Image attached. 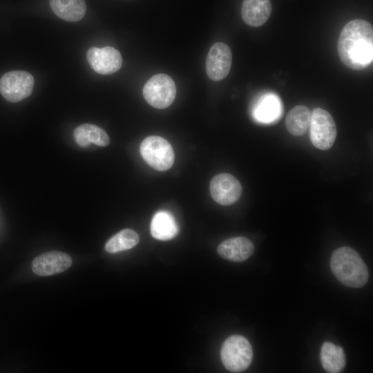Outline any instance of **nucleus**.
I'll return each mask as SVG.
<instances>
[{
    "label": "nucleus",
    "mask_w": 373,
    "mask_h": 373,
    "mask_svg": "<svg viewBox=\"0 0 373 373\" xmlns=\"http://www.w3.org/2000/svg\"><path fill=\"white\" fill-rule=\"evenodd\" d=\"M34 86V78L23 70H12L0 79V93L10 102H18L30 96Z\"/></svg>",
    "instance_id": "obj_7"
},
{
    "label": "nucleus",
    "mask_w": 373,
    "mask_h": 373,
    "mask_svg": "<svg viewBox=\"0 0 373 373\" xmlns=\"http://www.w3.org/2000/svg\"><path fill=\"white\" fill-rule=\"evenodd\" d=\"M341 61L353 70H363L373 60V29L367 21L353 19L343 28L338 40Z\"/></svg>",
    "instance_id": "obj_1"
},
{
    "label": "nucleus",
    "mask_w": 373,
    "mask_h": 373,
    "mask_svg": "<svg viewBox=\"0 0 373 373\" xmlns=\"http://www.w3.org/2000/svg\"><path fill=\"white\" fill-rule=\"evenodd\" d=\"M224 366L233 372H240L249 367L253 358L252 347L241 335H232L223 343L220 351Z\"/></svg>",
    "instance_id": "obj_3"
},
{
    "label": "nucleus",
    "mask_w": 373,
    "mask_h": 373,
    "mask_svg": "<svg viewBox=\"0 0 373 373\" xmlns=\"http://www.w3.org/2000/svg\"><path fill=\"white\" fill-rule=\"evenodd\" d=\"M140 153L147 164L157 171L169 169L175 160L172 146L160 136L146 137L140 144Z\"/></svg>",
    "instance_id": "obj_4"
},
{
    "label": "nucleus",
    "mask_w": 373,
    "mask_h": 373,
    "mask_svg": "<svg viewBox=\"0 0 373 373\" xmlns=\"http://www.w3.org/2000/svg\"><path fill=\"white\" fill-rule=\"evenodd\" d=\"M312 112L305 106L298 105L291 108L285 119L287 131L294 136L303 135L310 126Z\"/></svg>",
    "instance_id": "obj_18"
},
{
    "label": "nucleus",
    "mask_w": 373,
    "mask_h": 373,
    "mask_svg": "<svg viewBox=\"0 0 373 373\" xmlns=\"http://www.w3.org/2000/svg\"><path fill=\"white\" fill-rule=\"evenodd\" d=\"M280 113V101L277 97L272 94L260 97L254 111L256 119L265 123L275 121Z\"/></svg>",
    "instance_id": "obj_19"
},
{
    "label": "nucleus",
    "mask_w": 373,
    "mask_h": 373,
    "mask_svg": "<svg viewBox=\"0 0 373 373\" xmlns=\"http://www.w3.org/2000/svg\"><path fill=\"white\" fill-rule=\"evenodd\" d=\"M209 189L213 199L224 206L237 202L242 192L240 182L233 175L226 173L214 176L211 180Z\"/></svg>",
    "instance_id": "obj_8"
},
{
    "label": "nucleus",
    "mask_w": 373,
    "mask_h": 373,
    "mask_svg": "<svg viewBox=\"0 0 373 373\" xmlns=\"http://www.w3.org/2000/svg\"><path fill=\"white\" fill-rule=\"evenodd\" d=\"M90 67L101 75H111L119 70L122 58L120 52L111 46L90 48L86 53Z\"/></svg>",
    "instance_id": "obj_10"
},
{
    "label": "nucleus",
    "mask_w": 373,
    "mask_h": 373,
    "mask_svg": "<svg viewBox=\"0 0 373 373\" xmlns=\"http://www.w3.org/2000/svg\"><path fill=\"white\" fill-rule=\"evenodd\" d=\"M321 361L324 370L329 373L341 372L345 366L343 348L331 342H325L321 350Z\"/></svg>",
    "instance_id": "obj_17"
},
{
    "label": "nucleus",
    "mask_w": 373,
    "mask_h": 373,
    "mask_svg": "<svg viewBox=\"0 0 373 373\" xmlns=\"http://www.w3.org/2000/svg\"><path fill=\"white\" fill-rule=\"evenodd\" d=\"M271 12L269 0H244L241 8L242 20L252 27L262 26Z\"/></svg>",
    "instance_id": "obj_13"
},
{
    "label": "nucleus",
    "mask_w": 373,
    "mask_h": 373,
    "mask_svg": "<svg viewBox=\"0 0 373 373\" xmlns=\"http://www.w3.org/2000/svg\"><path fill=\"white\" fill-rule=\"evenodd\" d=\"M176 87L172 78L166 74L151 77L143 88V96L146 102L156 108H165L175 99Z\"/></svg>",
    "instance_id": "obj_5"
},
{
    "label": "nucleus",
    "mask_w": 373,
    "mask_h": 373,
    "mask_svg": "<svg viewBox=\"0 0 373 373\" xmlns=\"http://www.w3.org/2000/svg\"><path fill=\"white\" fill-rule=\"evenodd\" d=\"M152 236L160 240L173 238L178 232V227L173 216L166 211L157 212L151 223Z\"/></svg>",
    "instance_id": "obj_14"
},
{
    "label": "nucleus",
    "mask_w": 373,
    "mask_h": 373,
    "mask_svg": "<svg viewBox=\"0 0 373 373\" xmlns=\"http://www.w3.org/2000/svg\"><path fill=\"white\" fill-rule=\"evenodd\" d=\"M73 135L76 143L82 147H86L90 143L99 146H106L110 142L107 133L94 124H82L75 129Z\"/></svg>",
    "instance_id": "obj_15"
},
{
    "label": "nucleus",
    "mask_w": 373,
    "mask_h": 373,
    "mask_svg": "<svg viewBox=\"0 0 373 373\" xmlns=\"http://www.w3.org/2000/svg\"><path fill=\"white\" fill-rule=\"evenodd\" d=\"M231 63L232 53L229 46L222 42L215 43L206 58L207 76L215 82L223 79L228 75Z\"/></svg>",
    "instance_id": "obj_9"
},
{
    "label": "nucleus",
    "mask_w": 373,
    "mask_h": 373,
    "mask_svg": "<svg viewBox=\"0 0 373 373\" xmlns=\"http://www.w3.org/2000/svg\"><path fill=\"white\" fill-rule=\"evenodd\" d=\"M330 267L336 278L345 286L359 288L368 280L367 266L357 251L351 247L336 249L331 257Z\"/></svg>",
    "instance_id": "obj_2"
},
{
    "label": "nucleus",
    "mask_w": 373,
    "mask_h": 373,
    "mask_svg": "<svg viewBox=\"0 0 373 373\" xmlns=\"http://www.w3.org/2000/svg\"><path fill=\"white\" fill-rule=\"evenodd\" d=\"M310 139L313 145L321 150L330 149L336 140V123L329 112L316 108L312 113Z\"/></svg>",
    "instance_id": "obj_6"
},
{
    "label": "nucleus",
    "mask_w": 373,
    "mask_h": 373,
    "mask_svg": "<svg viewBox=\"0 0 373 373\" xmlns=\"http://www.w3.org/2000/svg\"><path fill=\"white\" fill-rule=\"evenodd\" d=\"M254 245L248 238L242 236L233 237L219 244L217 248L220 257L231 262H242L254 252Z\"/></svg>",
    "instance_id": "obj_12"
},
{
    "label": "nucleus",
    "mask_w": 373,
    "mask_h": 373,
    "mask_svg": "<svg viewBox=\"0 0 373 373\" xmlns=\"http://www.w3.org/2000/svg\"><path fill=\"white\" fill-rule=\"evenodd\" d=\"M140 241L138 234L133 230L126 229L111 238L105 245L107 252L113 254L132 249Z\"/></svg>",
    "instance_id": "obj_20"
},
{
    "label": "nucleus",
    "mask_w": 373,
    "mask_h": 373,
    "mask_svg": "<svg viewBox=\"0 0 373 373\" xmlns=\"http://www.w3.org/2000/svg\"><path fill=\"white\" fill-rule=\"evenodd\" d=\"M50 6L57 16L72 22L81 20L86 10L84 0H50Z\"/></svg>",
    "instance_id": "obj_16"
},
{
    "label": "nucleus",
    "mask_w": 373,
    "mask_h": 373,
    "mask_svg": "<svg viewBox=\"0 0 373 373\" xmlns=\"http://www.w3.org/2000/svg\"><path fill=\"white\" fill-rule=\"evenodd\" d=\"M72 265V259L66 253L51 251L37 256L32 261L33 272L41 276H51L66 271Z\"/></svg>",
    "instance_id": "obj_11"
}]
</instances>
